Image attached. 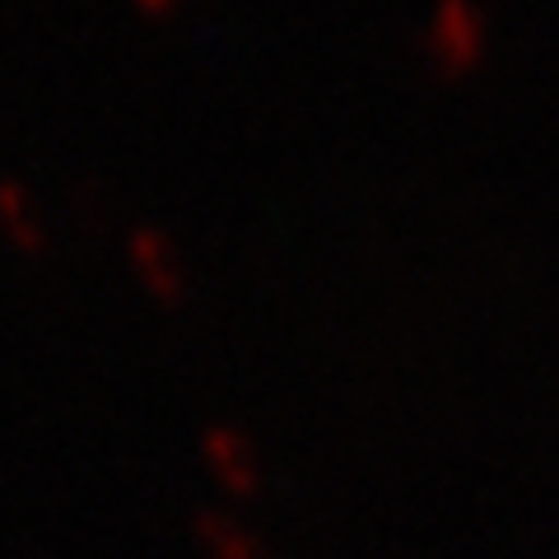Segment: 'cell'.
I'll return each mask as SVG.
<instances>
[{
	"label": "cell",
	"mask_w": 559,
	"mask_h": 559,
	"mask_svg": "<svg viewBox=\"0 0 559 559\" xmlns=\"http://www.w3.org/2000/svg\"><path fill=\"white\" fill-rule=\"evenodd\" d=\"M425 51L443 70H462L471 61H480V51H485L480 0H439L433 5V24L425 33Z\"/></svg>",
	"instance_id": "obj_1"
},
{
	"label": "cell",
	"mask_w": 559,
	"mask_h": 559,
	"mask_svg": "<svg viewBox=\"0 0 559 559\" xmlns=\"http://www.w3.org/2000/svg\"><path fill=\"white\" fill-rule=\"evenodd\" d=\"M201 457L215 471V480L238 499L261 495V462L248 433H238L234 425H210L201 433Z\"/></svg>",
	"instance_id": "obj_2"
},
{
	"label": "cell",
	"mask_w": 559,
	"mask_h": 559,
	"mask_svg": "<svg viewBox=\"0 0 559 559\" xmlns=\"http://www.w3.org/2000/svg\"><path fill=\"white\" fill-rule=\"evenodd\" d=\"M191 540L205 559H271V550L224 509H197L191 513Z\"/></svg>",
	"instance_id": "obj_3"
},
{
	"label": "cell",
	"mask_w": 559,
	"mask_h": 559,
	"mask_svg": "<svg viewBox=\"0 0 559 559\" xmlns=\"http://www.w3.org/2000/svg\"><path fill=\"white\" fill-rule=\"evenodd\" d=\"M127 248H131L135 271L150 280V289L164 294V299H178V294H182V261H178V252H173V242L159 229L140 224Z\"/></svg>",
	"instance_id": "obj_4"
},
{
	"label": "cell",
	"mask_w": 559,
	"mask_h": 559,
	"mask_svg": "<svg viewBox=\"0 0 559 559\" xmlns=\"http://www.w3.org/2000/svg\"><path fill=\"white\" fill-rule=\"evenodd\" d=\"M0 224L20 238V242H28V248H38V242L47 238V229H43V215L33 210V201H28V191L14 182V178H0Z\"/></svg>",
	"instance_id": "obj_5"
},
{
	"label": "cell",
	"mask_w": 559,
	"mask_h": 559,
	"mask_svg": "<svg viewBox=\"0 0 559 559\" xmlns=\"http://www.w3.org/2000/svg\"><path fill=\"white\" fill-rule=\"evenodd\" d=\"M145 5H154V10H164V5H173V0H145Z\"/></svg>",
	"instance_id": "obj_6"
}]
</instances>
